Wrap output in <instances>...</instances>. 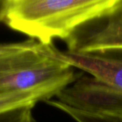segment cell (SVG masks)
Listing matches in <instances>:
<instances>
[{"instance_id":"8","label":"cell","mask_w":122,"mask_h":122,"mask_svg":"<svg viewBox=\"0 0 122 122\" xmlns=\"http://www.w3.org/2000/svg\"><path fill=\"white\" fill-rule=\"evenodd\" d=\"M8 7V0H0V22L5 19Z\"/></svg>"},{"instance_id":"6","label":"cell","mask_w":122,"mask_h":122,"mask_svg":"<svg viewBox=\"0 0 122 122\" xmlns=\"http://www.w3.org/2000/svg\"><path fill=\"white\" fill-rule=\"evenodd\" d=\"M51 100L41 92H12L0 94V112L21 106H34L39 101Z\"/></svg>"},{"instance_id":"4","label":"cell","mask_w":122,"mask_h":122,"mask_svg":"<svg viewBox=\"0 0 122 122\" xmlns=\"http://www.w3.org/2000/svg\"><path fill=\"white\" fill-rule=\"evenodd\" d=\"M65 42L68 51L79 54L122 49V0L109 14L80 27Z\"/></svg>"},{"instance_id":"1","label":"cell","mask_w":122,"mask_h":122,"mask_svg":"<svg viewBox=\"0 0 122 122\" xmlns=\"http://www.w3.org/2000/svg\"><path fill=\"white\" fill-rule=\"evenodd\" d=\"M49 55L84 72L57 94L59 101L78 110L122 114V49L94 54L62 51L44 45Z\"/></svg>"},{"instance_id":"3","label":"cell","mask_w":122,"mask_h":122,"mask_svg":"<svg viewBox=\"0 0 122 122\" xmlns=\"http://www.w3.org/2000/svg\"><path fill=\"white\" fill-rule=\"evenodd\" d=\"M83 73L51 57L33 39L0 44V94L41 92L51 99Z\"/></svg>"},{"instance_id":"5","label":"cell","mask_w":122,"mask_h":122,"mask_svg":"<svg viewBox=\"0 0 122 122\" xmlns=\"http://www.w3.org/2000/svg\"><path fill=\"white\" fill-rule=\"evenodd\" d=\"M50 106L63 111L76 122H122V114H100L78 110L58 100L45 101Z\"/></svg>"},{"instance_id":"2","label":"cell","mask_w":122,"mask_h":122,"mask_svg":"<svg viewBox=\"0 0 122 122\" xmlns=\"http://www.w3.org/2000/svg\"><path fill=\"white\" fill-rule=\"evenodd\" d=\"M120 0H8L5 23L44 45L66 41L80 27L109 14Z\"/></svg>"},{"instance_id":"7","label":"cell","mask_w":122,"mask_h":122,"mask_svg":"<svg viewBox=\"0 0 122 122\" xmlns=\"http://www.w3.org/2000/svg\"><path fill=\"white\" fill-rule=\"evenodd\" d=\"M34 106H21L0 112V122H34Z\"/></svg>"}]
</instances>
